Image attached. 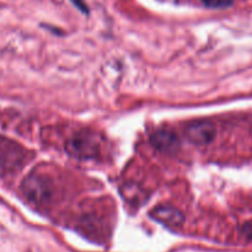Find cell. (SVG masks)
<instances>
[{"mask_svg":"<svg viewBox=\"0 0 252 252\" xmlns=\"http://www.w3.org/2000/svg\"><path fill=\"white\" fill-rule=\"evenodd\" d=\"M21 189L29 201L36 204H44L53 196L54 184L53 180L47 175L31 172L22 181Z\"/></svg>","mask_w":252,"mask_h":252,"instance_id":"obj_2","label":"cell"},{"mask_svg":"<svg viewBox=\"0 0 252 252\" xmlns=\"http://www.w3.org/2000/svg\"><path fill=\"white\" fill-rule=\"evenodd\" d=\"M243 231L249 239H252V223H246L245 225H244Z\"/></svg>","mask_w":252,"mask_h":252,"instance_id":"obj_8","label":"cell"},{"mask_svg":"<svg viewBox=\"0 0 252 252\" xmlns=\"http://www.w3.org/2000/svg\"><path fill=\"white\" fill-rule=\"evenodd\" d=\"M152 145L164 154H175L180 149V139L175 132L167 128L157 130L150 138Z\"/></svg>","mask_w":252,"mask_h":252,"instance_id":"obj_5","label":"cell"},{"mask_svg":"<svg viewBox=\"0 0 252 252\" xmlns=\"http://www.w3.org/2000/svg\"><path fill=\"white\" fill-rule=\"evenodd\" d=\"M152 218L158 220L164 225L170 228H177L181 225L185 220V217L181 211L175 207L170 206H159L152 211Z\"/></svg>","mask_w":252,"mask_h":252,"instance_id":"obj_6","label":"cell"},{"mask_svg":"<svg viewBox=\"0 0 252 252\" xmlns=\"http://www.w3.org/2000/svg\"><path fill=\"white\" fill-rule=\"evenodd\" d=\"M66 152L76 159H96L101 153L100 135L91 130H80L66 142Z\"/></svg>","mask_w":252,"mask_h":252,"instance_id":"obj_1","label":"cell"},{"mask_svg":"<svg viewBox=\"0 0 252 252\" xmlns=\"http://www.w3.org/2000/svg\"><path fill=\"white\" fill-rule=\"evenodd\" d=\"M206 6L212 9H224L233 4L234 0H202Z\"/></svg>","mask_w":252,"mask_h":252,"instance_id":"obj_7","label":"cell"},{"mask_svg":"<svg viewBox=\"0 0 252 252\" xmlns=\"http://www.w3.org/2000/svg\"><path fill=\"white\" fill-rule=\"evenodd\" d=\"M216 126L206 120L191 122L186 127V135L189 142L197 145H207L216 138Z\"/></svg>","mask_w":252,"mask_h":252,"instance_id":"obj_4","label":"cell"},{"mask_svg":"<svg viewBox=\"0 0 252 252\" xmlns=\"http://www.w3.org/2000/svg\"><path fill=\"white\" fill-rule=\"evenodd\" d=\"M27 161V152L20 144L0 137V169L5 172L19 171Z\"/></svg>","mask_w":252,"mask_h":252,"instance_id":"obj_3","label":"cell"}]
</instances>
